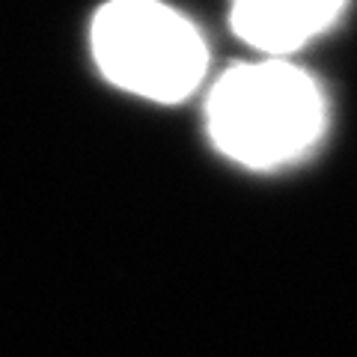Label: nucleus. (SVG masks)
<instances>
[{"mask_svg":"<svg viewBox=\"0 0 357 357\" xmlns=\"http://www.w3.org/2000/svg\"><path fill=\"white\" fill-rule=\"evenodd\" d=\"M345 0H232L236 36L268 57H280L316 39L342 13Z\"/></svg>","mask_w":357,"mask_h":357,"instance_id":"3","label":"nucleus"},{"mask_svg":"<svg viewBox=\"0 0 357 357\" xmlns=\"http://www.w3.org/2000/svg\"><path fill=\"white\" fill-rule=\"evenodd\" d=\"M93 57L107 81L152 102H182L208 66L199 30L161 0H107L93 18Z\"/></svg>","mask_w":357,"mask_h":357,"instance_id":"2","label":"nucleus"},{"mask_svg":"<svg viewBox=\"0 0 357 357\" xmlns=\"http://www.w3.org/2000/svg\"><path fill=\"white\" fill-rule=\"evenodd\" d=\"M206 122L211 143L253 170L301 158L325 128L316 81L280 57L238 63L211 86Z\"/></svg>","mask_w":357,"mask_h":357,"instance_id":"1","label":"nucleus"}]
</instances>
